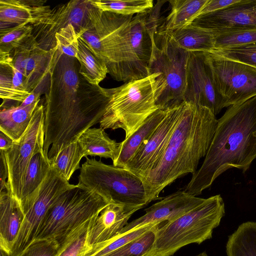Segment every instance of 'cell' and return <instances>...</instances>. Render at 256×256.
Listing matches in <instances>:
<instances>
[{"mask_svg": "<svg viewBox=\"0 0 256 256\" xmlns=\"http://www.w3.org/2000/svg\"><path fill=\"white\" fill-rule=\"evenodd\" d=\"M14 141L8 136L0 132V151L6 152L9 150L13 144Z\"/></svg>", "mask_w": 256, "mask_h": 256, "instance_id": "7bdbcfd3", "label": "cell"}, {"mask_svg": "<svg viewBox=\"0 0 256 256\" xmlns=\"http://www.w3.org/2000/svg\"><path fill=\"white\" fill-rule=\"evenodd\" d=\"M218 122L208 108L185 101L171 135L160 155L140 178L148 193L150 202L160 199V192L177 178L194 174L205 157Z\"/></svg>", "mask_w": 256, "mask_h": 256, "instance_id": "7a4b0ae2", "label": "cell"}, {"mask_svg": "<svg viewBox=\"0 0 256 256\" xmlns=\"http://www.w3.org/2000/svg\"><path fill=\"white\" fill-rule=\"evenodd\" d=\"M76 185L70 184L50 167L34 204L24 216L18 236L12 248L11 256L22 255L36 239L50 206L64 193Z\"/></svg>", "mask_w": 256, "mask_h": 256, "instance_id": "7c38bea8", "label": "cell"}, {"mask_svg": "<svg viewBox=\"0 0 256 256\" xmlns=\"http://www.w3.org/2000/svg\"><path fill=\"white\" fill-rule=\"evenodd\" d=\"M165 30L176 46L189 52H207L214 48V38L210 30L191 24L174 30Z\"/></svg>", "mask_w": 256, "mask_h": 256, "instance_id": "d4e9b609", "label": "cell"}, {"mask_svg": "<svg viewBox=\"0 0 256 256\" xmlns=\"http://www.w3.org/2000/svg\"><path fill=\"white\" fill-rule=\"evenodd\" d=\"M184 101L206 107L216 116L225 108L224 101L216 89L204 52H190Z\"/></svg>", "mask_w": 256, "mask_h": 256, "instance_id": "4fadbf2b", "label": "cell"}, {"mask_svg": "<svg viewBox=\"0 0 256 256\" xmlns=\"http://www.w3.org/2000/svg\"><path fill=\"white\" fill-rule=\"evenodd\" d=\"M84 157L77 142L70 143L62 150L50 162V167L69 182L74 172L80 168V164Z\"/></svg>", "mask_w": 256, "mask_h": 256, "instance_id": "d6a6232c", "label": "cell"}, {"mask_svg": "<svg viewBox=\"0 0 256 256\" xmlns=\"http://www.w3.org/2000/svg\"><path fill=\"white\" fill-rule=\"evenodd\" d=\"M110 203L96 192L77 184L50 206L35 240H52L61 246L76 228L98 214Z\"/></svg>", "mask_w": 256, "mask_h": 256, "instance_id": "52a82bcc", "label": "cell"}, {"mask_svg": "<svg viewBox=\"0 0 256 256\" xmlns=\"http://www.w3.org/2000/svg\"><path fill=\"white\" fill-rule=\"evenodd\" d=\"M84 157L98 156L110 158L116 156L120 142L111 139L102 128H90L84 131L78 140Z\"/></svg>", "mask_w": 256, "mask_h": 256, "instance_id": "484cf974", "label": "cell"}, {"mask_svg": "<svg viewBox=\"0 0 256 256\" xmlns=\"http://www.w3.org/2000/svg\"><path fill=\"white\" fill-rule=\"evenodd\" d=\"M226 252L228 256H256V222L242 224L229 236Z\"/></svg>", "mask_w": 256, "mask_h": 256, "instance_id": "f1b7e54d", "label": "cell"}, {"mask_svg": "<svg viewBox=\"0 0 256 256\" xmlns=\"http://www.w3.org/2000/svg\"><path fill=\"white\" fill-rule=\"evenodd\" d=\"M214 38V48L243 45L256 42V28H224L210 30Z\"/></svg>", "mask_w": 256, "mask_h": 256, "instance_id": "e575fe53", "label": "cell"}, {"mask_svg": "<svg viewBox=\"0 0 256 256\" xmlns=\"http://www.w3.org/2000/svg\"><path fill=\"white\" fill-rule=\"evenodd\" d=\"M57 50V46L50 50H44L35 40L14 50L9 61L0 64L9 62L22 73L29 92L37 90L44 93Z\"/></svg>", "mask_w": 256, "mask_h": 256, "instance_id": "5bb4252c", "label": "cell"}, {"mask_svg": "<svg viewBox=\"0 0 256 256\" xmlns=\"http://www.w3.org/2000/svg\"><path fill=\"white\" fill-rule=\"evenodd\" d=\"M165 2L158 0L152 10L136 14L130 22V44L144 77L149 76L148 66L152 54V40L158 28L161 8Z\"/></svg>", "mask_w": 256, "mask_h": 256, "instance_id": "ac0fdd59", "label": "cell"}, {"mask_svg": "<svg viewBox=\"0 0 256 256\" xmlns=\"http://www.w3.org/2000/svg\"><path fill=\"white\" fill-rule=\"evenodd\" d=\"M112 88L90 84L74 57L56 50L44 92V154L50 162L65 147L100 122Z\"/></svg>", "mask_w": 256, "mask_h": 256, "instance_id": "6da1fadb", "label": "cell"}, {"mask_svg": "<svg viewBox=\"0 0 256 256\" xmlns=\"http://www.w3.org/2000/svg\"><path fill=\"white\" fill-rule=\"evenodd\" d=\"M90 3L102 11L124 16L144 13L154 7L152 0H90Z\"/></svg>", "mask_w": 256, "mask_h": 256, "instance_id": "836d02e7", "label": "cell"}, {"mask_svg": "<svg viewBox=\"0 0 256 256\" xmlns=\"http://www.w3.org/2000/svg\"><path fill=\"white\" fill-rule=\"evenodd\" d=\"M58 50L61 53L76 57L78 52V36L74 26L70 24L56 34Z\"/></svg>", "mask_w": 256, "mask_h": 256, "instance_id": "ab89813d", "label": "cell"}, {"mask_svg": "<svg viewBox=\"0 0 256 256\" xmlns=\"http://www.w3.org/2000/svg\"><path fill=\"white\" fill-rule=\"evenodd\" d=\"M0 64L9 66L11 70H0V98L4 102L11 100L22 103L30 94L26 88L25 77L10 63Z\"/></svg>", "mask_w": 256, "mask_h": 256, "instance_id": "4dcf8cb0", "label": "cell"}, {"mask_svg": "<svg viewBox=\"0 0 256 256\" xmlns=\"http://www.w3.org/2000/svg\"><path fill=\"white\" fill-rule=\"evenodd\" d=\"M196 256H208L206 252L200 253Z\"/></svg>", "mask_w": 256, "mask_h": 256, "instance_id": "f6af8a7d", "label": "cell"}, {"mask_svg": "<svg viewBox=\"0 0 256 256\" xmlns=\"http://www.w3.org/2000/svg\"><path fill=\"white\" fill-rule=\"evenodd\" d=\"M40 99L27 106H12L2 108L0 112V130L14 142L25 132Z\"/></svg>", "mask_w": 256, "mask_h": 256, "instance_id": "4316f807", "label": "cell"}, {"mask_svg": "<svg viewBox=\"0 0 256 256\" xmlns=\"http://www.w3.org/2000/svg\"><path fill=\"white\" fill-rule=\"evenodd\" d=\"M216 89L225 108L242 103L256 96V68L204 52Z\"/></svg>", "mask_w": 256, "mask_h": 256, "instance_id": "8fae6325", "label": "cell"}, {"mask_svg": "<svg viewBox=\"0 0 256 256\" xmlns=\"http://www.w3.org/2000/svg\"><path fill=\"white\" fill-rule=\"evenodd\" d=\"M239 1L240 0H208L200 15L220 10Z\"/></svg>", "mask_w": 256, "mask_h": 256, "instance_id": "b9f144b4", "label": "cell"}, {"mask_svg": "<svg viewBox=\"0 0 256 256\" xmlns=\"http://www.w3.org/2000/svg\"><path fill=\"white\" fill-rule=\"evenodd\" d=\"M171 10L163 28L172 31L191 24L208 0H170Z\"/></svg>", "mask_w": 256, "mask_h": 256, "instance_id": "83f0119b", "label": "cell"}, {"mask_svg": "<svg viewBox=\"0 0 256 256\" xmlns=\"http://www.w3.org/2000/svg\"><path fill=\"white\" fill-rule=\"evenodd\" d=\"M159 224L145 226L134 230L120 235L110 240L88 250L84 256H103L140 236L152 227Z\"/></svg>", "mask_w": 256, "mask_h": 256, "instance_id": "f35d334b", "label": "cell"}, {"mask_svg": "<svg viewBox=\"0 0 256 256\" xmlns=\"http://www.w3.org/2000/svg\"><path fill=\"white\" fill-rule=\"evenodd\" d=\"M156 226L140 236L103 256H142L153 244Z\"/></svg>", "mask_w": 256, "mask_h": 256, "instance_id": "8d00e7d4", "label": "cell"}, {"mask_svg": "<svg viewBox=\"0 0 256 256\" xmlns=\"http://www.w3.org/2000/svg\"><path fill=\"white\" fill-rule=\"evenodd\" d=\"M210 52L256 68V42L213 50Z\"/></svg>", "mask_w": 256, "mask_h": 256, "instance_id": "74e56055", "label": "cell"}, {"mask_svg": "<svg viewBox=\"0 0 256 256\" xmlns=\"http://www.w3.org/2000/svg\"><path fill=\"white\" fill-rule=\"evenodd\" d=\"M32 26L20 24L0 30V62L10 58L16 49L24 46L36 40Z\"/></svg>", "mask_w": 256, "mask_h": 256, "instance_id": "f546056e", "label": "cell"}, {"mask_svg": "<svg viewBox=\"0 0 256 256\" xmlns=\"http://www.w3.org/2000/svg\"><path fill=\"white\" fill-rule=\"evenodd\" d=\"M98 216L76 228L60 246L56 256H84L88 250L87 240L89 230Z\"/></svg>", "mask_w": 256, "mask_h": 256, "instance_id": "d590c367", "label": "cell"}, {"mask_svg": "<svg viewBox=\"0 0 256 256\" xmlns=\"http://www.w3.org/2000/svg\"><path fill=\"white\" fill-rule=\"evenodd\" d=\"M192 24L208 30L256 28V0H240L220 10L200 15Z\"/></svg>", "mask_w": 256, "mask_h": 256, "instance_id": "d6986e66", "label": "cell"}, {"mask_svg": "<svg viewBox=\"0 0 256 256\" xmlns=\"http://www.w3.org/2000/svg\"><path fill=\"white\" fill-rule=\"evenodd\" d=\"M204 200L190 194L184 190L174 192L145 209L146 213L128 222L120 235L146 225L173 220L194 208Z\"/></svg>", "mask_w": 256, "mask_h": 256, "instance_id": "2e32d148", "label": "cell"}, {"mask_svg": "<svg viewBox=\"0 0 256 256\" xmlns=\"http://www.w3.org/2000/svg\"><path fill=\"white\" fill-rule=\"evenodd\" d=\"M76 58L80 64V72L90 84L99 85L108 74L105 64L96 57L78 38Z\"/></svg>", "mask_w": 256, "mask_h": 256, "instance_id": "1f68e13d", "label": "cell"}, {"mask_svg": "<svg viewBox=\"0 0 256 256\" xmlns=\"http://www.w3.org/2000/svg\"><path fill=\"white\" fill-rule=\"evenodd\" d=\"M78 180L79 186L96 192L110 203L142 207L150 203L142 178L124 168L86 158Z\"/></svg>", "mask_w": 256, "mask_h": 256, "instance_id": "ba28073f", "label": "cell"}, {"mask_svg": "<svg viewBox=\"0 0 256 256\" xmlns=\"http://www.w3.org/2000/svg\"><path fill=\"white\" fill-rule=\"evenodd\" d=\"M142 208L114 202L108 204L100 211L89 230L88 250L120 236L131 216Z\"/></svg>", "mask_w": 256, "mask_h": 256, "instance_id": "ffe728a7", "label": "cell"}, {"mask_svg": "<svg viewBox=\"0 0 256 256\" xmlns=\"http://www.w3.org/2000/svg\"><path fill=\"white\" fill-rule=\"evenodd\" d=\"M190 52L176 46L161 28L152 40L148 75L158 73L156 105L166 110L183 102Z\"/></svg>", "mask_w": 256, "mask_h": 256, "instance_id": "9c48e42d", "label": "cell"}, {"mask_svg": "<svg viewBox=\"0 0 256 256\" xmlns=\"http://www.w3.org/2000/svg\"><path fill=\"white\" fill-rule=\"evenodd\" d=\"M256 159V96L228 107L218 119L204 160L184 190L196 196L230 169L244 174Z\"/></svg>", "mask_w": 256, "mask_h": 256, "instance_id": "3957f363", "label": "cell"}, {"mask_svg": "<svg viewBox=\"0 0 256 256\" xmlns=\"http://www.w3.org/2000/svg\"><path fill=\"white\" fill-rule=\"evenodd\" d=\"M24 218L19 202L10 192H0V256H10Z\"/></svg>", "mask_w": 256, "mask_h": 256, "instance_id": "7402d4cb", "label": "cell"}, {"mask_svg": "<svg viewBox=\"0 0 256 256\" xmlns=\"http://www.w3.org/2000/svg\"><path fill=\"white\" fill-rule=\"evenodd\" d=\"M166 109H158L152 114L134 133L120 142L113 162L116 166L124 168L142 144L150 136L164 118Z\"/></svg>", "mask_w": 256, "mask_h": 256, "instance_id": "603a6c76", "label": "cell"}, {"mask_svg": "<svg viewBox=\"0 0 256 256\" xmlns=\"http://www.w3.org/2000/svg\"><path fill=\"white\" fill-rule=\"evenodd\" d=\"M60 248L58 243L54 240H35L20 256H56Z\"/></svg>", "mask_w": 256, "mask_h": 256, "instance_id": "60d3db41", "label": "cell"}, {"mask_svg": "<svg viewBox=\"0 0 256 256\" xmlns=\"http://www.w3.org/2000/svg\"><path fill=\"white\" fill-rule=\"evenodd\" d=\"M158 73L126 82L112 88L111 97L100 122L104 129H122L125 138L134 133L154 112L156 105Z\"/></svg>", "mask_w": 256, "mask_h": 256, "instance_id": "8992f818", "label": "cell"}, {"mask_svg": "<svg viewBox=\"0 0 256 256\" xmlns=\"http://www.w3.org/2000/svg\"><path fill=\"white\" fill-rule=\"evenodd\" d=\"M132 17L104 12L92 4L86 25L78 34V38L105 64L108 74L118 82L145 78L130 42Z\"/></svg>", "mask_w": 256, "mask_h": 256, "instance_id": "277c9868", "label": "cell"}, {"mask_svg": "<svg viewBox=\"0 0 256 256\" xmlns=\"http://www.w3.org/2000/svg\"><path fill=\"white\" fill-rule=\"evenodd\" d=\"M180 104L166 108V114L150 136L142 144L124 168L140 177L164 150L177 121Z\"/></svg>", "mask_w": 256, "mask_h": 256, "instance_id": "e0dca14e", "label": "cell"}, {"mask_svg": "<svg viewBox=\"0 0 256 256\" xmlns=\"http://www.w3.org/2000/svg\"><path fill=\"white\" fill-rule=\"evenodd\" d=\"M224 214V203L220 194L205 198L177 218L157 224L153 244L142 256H172L185 246L200 244L210 239Z\"/></svg>", "mask_w": 256, "mask_h": 256, "instance_id": "5b68a950", "label": "cell"}, {"mask_svg": "<svg viewBox=\"0 0 256 256\" xmlns=\"http://www.w3.org/2000/svg\"><path fill=\"white\" fill-rule=\"evenodd\" d=\"M44 108L39 104L22 137L8 150L0 151L8 172L6 190L19 204L27 169L34 155L44 153Z\"/></svg>", "mask_w": 256, "mask_h": 256, "instance_id": "30bf717a", "label": "cell"}, {"mask_svg": "<svg viewBox=\"0 0 256 256\" xmlns=\"http://www.w3.org/2000/svg\"><path fill=\"white\" fill-rule=\"evenodd\" d=\"M91 6L90 0H74L52 9L44 23L32 26L33 35L38 46L46 50L55 48L56 34L70 24L78 34L86 25Z\"/></svg>", "mask_w": 256, "mask_h": 256, "instance_id": "9a60e30c", "label": "cell"}, {"mask_svg": "<svg viewBox=\"0 0 256 256\" xmlns=\"http://www.w3.org/2000/svg\"><path fill=\"white\" fill-rule=\"evenodd\" d=\"M0 159V192L4 191V190L6 189L7 179L8 177V172L2 160Z\"/></svg>", "mask_w": 256, "mask_h": 256, "instance_id": "ee69618b", "label": "cell"}, {"mask_svg": "<svg viewBox=\"0 0 256 256\" xmlns=\"http://www.w3.org/2000/svg\"><path fill=\"white\" fill-rule=\"evenodd\" d=\"M50 168V162L44 153L37 154L32 158L24 177L20 203L24 216L34 204Z\"/></svg>", "mask_w": 256, "mask_h": 256, "instance_id": "cb8c5ba5", "label": "cell"}, {"mask_svg": "<svg viewBox=\"0 0 256 256\" xmlns=\"http://www.w3.org/2000/svg\"><path fill=\"white\" fill-rule=\"evenodd\" d=\"M42 0H0V28H10L20 24L32 26L44 23L52 9Z\"/></svg>", "mask_w": 256, "mask_h": 256, "instance_id": "44dd1931", "label": "cell"}]
</instances>
